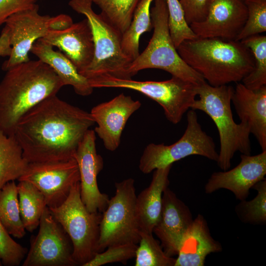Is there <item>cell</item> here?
Segmentation results:
<instances>
[{"mask_svg": "<svg viewBox=\"0 0 266 266\" xmlns=\"http://www.w3.org/2000/svg\"><path fill=\"white\" fill-rule=\"evenodd\" d=\"M95 124L90 113L54 95L26 112L13 135L29 163L68 160Z\"/></svg>", "mask_w": 266, "mask_h": 266, "instance_id": "cell-1", "label": "cell"}, {"mask_svg": "<svg viewBox=\"0 0 266 266\" xmlns=\"http://www.w3.org/2000/svg\"><path fill=\"white\" fill-rule=\"evenodd\" d=\"M64 86L47 64L31 60L7 70L0 83V129L13 135L20 119L46 98L57 95Z\"/></svg>", "mask_w": 266, "mask_h": 266, "instance_id": "cell-2", "label": "cell"}, {"mask_svg": "<svg viewBox=\"0 0 266 266\" xmlns=\"http://www.w3.org/2000/svg\"><path fill=\"white\" fill-rule=\"evenodd\" d=\"M176 49L182 60L212 86L238 83L254 66L252 52L240 41L197 37L183 41Z\"/></svg>", "mask_w": 266, "mask_h": 266, "instance_id": "cell-3", "label": "cell"}, {"mask_svg": "<svg viewBox=\"0 0 266 266\" xmlns=\"http://www.w3.org/2000/svg\"><path fill=\"white\" fill-rule=\"evenodd\" d=\"M234 88L225 85L212 86L206 81L198 84L199 98L195 99L191 109L206 113L215 123L218 131L220 151L217 165L223 171L229 169L231 160L236 152L250 155V132L247 124L236 123L231 109Z\"/></svg>", "mask_w": 266, "mask_h": 266, "instance_id": "cell-4", "label": "cell"}, {"mask_svg": "<svg viewBox=\"0 0 266 266\" xmlns=\"http://www.w3.org/2000/svg\"><path fill=\"white\" fill-rule=\"evenodd\" d=\"M154 2L150 9L153 35L144 51L128 65V75L132 78L140 70L156 68L196 84L204 82L202 76L182 60L174 46L168 28L166 0Z\"/></svg>", "mask_w": 266, "mask_h": 266, "instance_id": "cell-5", "label": "cell"}, {"mask_svg": "<svg viewBox=\"0 0 266 266\" xmlns=\"http://www.w3.org/2000/svg\"><path fill=\"white\" fill-rule=\"evenodd\" d=\"M90 0H70L69 6L85 16L91 27L94 56L90 65L81 74L88 80L104 75L121 79H131L127 68L131 61L121 49L122 34L100 13L92 8Z\"/></svg>", "mask_w": 266, "mask_h": 266, "instance_id": "cell-6", "label": "cell"}, {"mask_svg": "<svg viewBox=\"0 0 266 266\" xmlns=\"http://www.w3.org/2000/svg\"><path fill=\"white\" fill-rule=\"evenodd\" d=\"M96 88H123L138 92L157 102L166 118L173 124L179 123L197 96L198 84L172 76L162 81H136L104 75L88 80Z\"/></svg>", "mask_w": 266, "mask_h": 266, "instance_id": "cell-7", "label": "cell"}, {"mask_svg": "<svg viewBox=\"0 0 266 266\" xmlns=\"http://www.w3.org/2000/svg\"><path fill=\"white\" fill-rule=\"evenodd\" d=\"M49 209L70 239L73 260L84 266L98 253L102 213L91 212L85 206L80 197V181L62 204Z\"/></svg>", "mask_w": 266, "mask_h": 266, "instance_id": "cell-8", "label": "cell"}, {"mask_svg": "<svg viewBox=\"0 0 266 266\" xmlns=\"http://www.w3.org/2000/svg\"><path fill=\"white\" fill-rule=\"evenodd\" d=\"M115 195L102 213L98 253L107 247L127 243L138 244L141 230L137 218L134 180L115 183Z\"/></svg>", "mask_w": 266, "mask_h": 266, "instance_id": "cell-9", "label": "cell"}, {"mask_svg": "<svg viewBox=\"0 0 266 266\" xmlns=\"http://www.w3.org/2000/svg\"><path fill=\"white\" fill-rule=\"evenodd\" d=\"M187 121L183 134L175 142L168 145L152 143L145 147L139 163L142 173H150L191 155H199L217 162L218 153L215 143L202 130L195 110L188 111Z\"/></svg>", "mask_w": 266, "mask_h": 266, "instance_id": "cell-10", "label": "cell"}, {"mask_svg": "<svg viewBox=\"0 0 266 266\" xmlns=\"http://www.w3.org/2000/svg\"><path fill=\"white\" fill-rule=\"evenodd\" d=\"M38 5L19 12L9 16L5 21L8 29L12 47L9 58L2 65L6 71L11 67L30 59L29 53L33 43L43 38L51 30L66 29L73 24L70 16L61 14L56 16L41 15L38 12Z\"/></svg>", "mask_w": 266, "mask_h": 266, "instance_id": "cell-11", "label": "cell"}, {"mask_svg": "<svg viewBox=\"0 0 266 266\" xmlns=\"http://www.w3.org/2000/svg\"><path fill=\"white\" fill-rule=\"evenodd\" d=\"M30 242L22 266H77L69 237L47 206L40 218L38 232Z\"/></svg>", "mask_w": 266, "mask_h": 266, "instance_id": "cell-12", "label": "cell"}, {"mask_svg": "<svg viewBox=\"0 0 266 266\" xmlns=\"http://www.w3.org/2000/svg\"><path fill=\"white\" fill-rule=\"evenodd\" d=\"M19 181H27L43 195L47 206L58 207L68 196L73 186L80 181L75 158L53 162L29 163Z\"/></svg>", "mask_w": 266, "mask_h": 266, "instance_id": "cell-13", "label": "cell"}, {"mask_svg": "<svg viewBox=\"0 0 266 266\" xmlns=\"http://www.w3.org/2000/svg\"><path fill=\"white\" fill-rule=\"evenodd\" d=\"M247 17L244 0H211L204 20L190 26L199 38L236 40Z\"/></svg>", "mask_w": 266, "mask_h": 266, "instance_id": "cell-14", "label": "cell"}, {"mask_svg": "<svg viewBox=\"0 0 266 266\" xmlns=\"http://www.w3.org/2000/svg\"><path fill=\"white\" fill-rule=\"evenodd\" d=\"M96 135L94 130H89L79 143L74 158L80 174V192L82 202L91 212L102 213L109 199L100 192L97 177L102 169L103 161L98 154L96 146Z\"/></svg>", "mask_w": 266, "mask_h": 266, "instance_id": "cell-15", "label": "cell"}, {"mask_svg": "<svg viewBox=\"0 0 266 266\" xmlns=\"http://www.w3.org/2000/svg\"><path fill=\"white\" fill-rule=\"evenodd\" d=\"M240 163L230 170L213 173L204 187L206 194L225 189L239 200H245L249 190L259 181L265 179L266 150L256 155L242 154Z\"/></svg>", "mask_w": 266, "mask_h": 266, "instance_id": "cell-16", "label": "cell"}, {"mask_svg": "<svg viewBox=\"0 0 266 266\" xmlns=\"http://www.w3.org/2000/svg\"><path fill=\"white\" fill-rule=\"evenodd\" d=\"M141 106L139 100L122 93L92 108L90 113L97 124L94 131L107 150L114 151L118 148L128 119Z\"/></svg>", "mask_w": 266, "mask_h": 266, "instance_id": "cell-17", "label": "cell"}, {"mask_svg": "<svg viewBox=\"0 0 266 266\" xmlns=\"http://www.w3.org/2000/svg\"><path fill=\"white\" fill-rule=\"evenodd\" d=\"M193 220L188 206L168 187L166 188L163 194L160 218L153 233L160 240L168 256L177 255Z\"/></svg>", "mask_w": 266, "mask_h": 266, "instance_id": "cell-18", "label": "cell"}, {"mask_svg": "<svg viewBox=\"0 0 266 266\" xmlns=\"http://www.w3.org/2000/svg\"><path fill=\"white\" fill-rule=\"evenodd\" d=\"M56 47L74 65L80 73L91 63L95 46L91 25L88 19L74 23L68 28L51 30L43 38Z\"/></svg>", "mask_w": 266, "mask_h": 266, "instance_id": "cell-19", "label": "cell"}, {"mask_svg": "<svg viewBox=\"0 0 266 266\" xmlns=\"http://www.w3.org/2000/svg\"><path fill=\"white\" fill-rule=\"evenodd\" d=\"M232 101L240 122L247 124L262 151L266 150V86L256 90L236 83Z\"/></svg>", "mask_w": 266, "mask_h": 266, "instance_id": "cell-20", "label": "cell"}, {"mask_svg": "<svg viewBox=\"0 0 266 266\" xmlns=\"http://www.w3.org/2000/svg\"><path fill=\"white\" fill-rule=\"evenodd\" d=\"M222 248L211 235L205 218L199 214L184 236L174 266H203L208 254Z\"/></svg>", "mask_w": 266, "mask_h": 266, "instance_id": "cell-21", "label": "cell"}, {"mask_svg": "<svg viewBox=\"0 0 266 266\" xmlns=\"http://www.w3.org/2000/svg\"><path fill=\"white\" fill-rule=\"evenodd\" d=\"M172 165L154 170L149 186L136 196L135 209L141 232L153 233L160 218L163 194Z\"/></svg>", "mask_w": 266, "mask_h": 266, "instance_id": "cell-22", "label": "cell"}, {"mask_svg": "<svg viewBox=\"0 0 266 266\" xmlns=\"http://www.w3.org/2000/svg\"><path fill=\"white\" fill-rule=\"evenodd\" d=\"M30 52L49 65L64 86H71L75 92L82 96H87L92 93L94 88L90 86L88 80L79 73L72 63L63 53L54 50L53 47L43 38L35 41Z\"/></svg>", "mask_w": 266, "mask_h": 266, "instance_id": "cell-23", "label": "cell"}, {"mask_svg": "<svg viewBox=\"0 0 266 266\" xmlns=\"http://www.w3.org/2000/svg\"><path fill=\"white\" fill-rule=\"evenodd\" d=\"M28 164L15 136L6 135L0 129V190L7 183L18 180Z\"/></svg>", "mask_w": 266, "mask_h": 266, "instance_id": "cell-24", "label": "cell"}, {"mask_svg": "<svg viewBox=\"0 0 266 266\" xmlns=\"http://www.w3.org/2000/svg\"><path fill=\"white\" fill-rule=\"evenodd\" d=\"M154 0H141L137 5L128 29L122 34L121 49L131 62L139 55L141 35L153 28L150 6Z\"/></svg>", "mask_w": 266, "mask_h": 266, "instance_id": "cell-25", "label": "cell"}, {"mask_svg": "<svg viewBox=\"0 0 266 266\" xmlns=\"http://www.w3.org/2000/svg\"><path fill=\"white\" fill-rule=\"evenodd\" d=\"M21 219L25 230L33 232L39 226L47 206L42 193L33 184L19 181L17 185Z\"/></svg>", "mask_w": 266, "mask_h": 266, "instance_id": "cell-26", "label": "cell"}, {"mask_svg": "<svg viewBox=\"0 0 266 266\" xmlns=\"http://www.w3.org/2000/svg\"><path fill=\"white\" fill-rule=\"evenodd\" d=\"M0 221L11 236L21 238L25 235L15 181L7 183L0 190Z\"/></svg>", "mask_w": 266, "mask_h": 266, "instance_id": "cell-27", "label": "cell"}, {"mask_svg": "<svg viewBox=\"0 0 266 266\" xmlns=\"http://www.w3.org/2000/svg\"><path fill=\"white\" fill-rule=\"evenodd\" d=\"M240 41L250 50L254 60L253 69L242 79V83L251 90L266 86V36L256 34Z\"/></svg>", "mask_w": 266, "mask_h": 266, "instance_id": "cell-28", "label": "cell"}, {"mask_svg": "<svg viewBox=\"0 0 266 266\" xmlns=\"http://www.w3.org/2000/svg\"><path fill=\"white\" fill-rule=\"evenodd\" d=\"M101 10L100 14L123 34L129 28L141 0H90Z\"/></svg>", "mask_w": 266, "mask_h": 266, "instance_id": "cell-29", "label": "cell"}, {"mask_svg": "<svg viewBox=\"0 0 266 266\" xmlns=\"http://www.w3.org/2000/svg\"><path fill=\"white\" fill-rule=\"evenodd\" d=\"M135 252V266H174L176 259L168 256L153 233L141 232Z\"/></svg>", "mask_w": 266, "mask_h": 266, "instance_id": "cell-30", "label": "cell"}, {"mask_svg": "<svg viewBox=\"0 0 266 266\" xmlns=\"http://www.w3.org/2000/svg\"><path fill=\"white\" fill-rule=\"evenodd\" d=\"M257 191L252 200H241L237 206L236 212L241 220L253 224H264L266 222V181L261 180L252 187Z\"/></svg>", "mask_w": 266, "mask_h": 266, "instance_id": "cell-31", "label": "cell"}, {"mask_svg": "<svg viewBox=\"0 0 266 266\" xmlns=\"http://www.w3.org/2000/svg\"><path fill=\"white\" fill-rule=\"evenodd\" d=\"M168 11V25L174 46L184 41L198 37L187 22L183 9L178 0H165Z\"/></svg>", "mask_w": 266, "mask_h": 266, "instance_id": "cell-32", "label": "cell"}, {"mask_svg": "<svg viewBox=\"0 0 266 266\" xmlns=\"http://www.w3.org/2000/svg\"><path fill=\"white\" fill-rule=\"evenodd\" d=\"M247 10L245 25L236 41L266 31V0H244Z\"/></svg>", "mask_w": 266, "mask_h": 266, "instance_id": "cell-33", "label": "cell"}, {"mask_svg": "<svg viewBox=\"0 0 266 266\" xmlns=\"http://www.w3.org/2000/svg\"><path fill=\"white\" fill-rule=\"evenodd\" d=\"M28 249L16 242L0 221V260L5 266H17L25 259Z\"/></svg>", "mask_w": 266, "mask_h": 266, "instance_id": "cell-34", "label": "cell"}, {"mask_svg": "<svg viewBox=\"0 0 266 266\" xmlns=\"http://www.w3.org/2000/svg\"><path fill=\"white\" fill-rule=\"evenodd\" d=\"M137 245L127 243L109 246L105 251L96 253L84 266H100L114 262H125L135 257Z\"/></svg>", "mask_w": 266, "mask_h": 266, "instance_id": "cell-35", "label": "cell"}, {"mask_svg": "<svg viewBox=\"0 0 266 266\" xmlns=\"http://www.w3.org/2000/svg\"><path fill=\"white\" fill-rule=\"evenodd\" d=\"M188 24L201 22L206 16L211 0H178Z\"/></svg>", "mask_w": 266, "mask_h": 266, "instance_id": "cell-36", "label": "cell"}, {"mask_svg": "<svg viewBox=\"0 0 266 266\" xmlns=\"http://www.w3.org/2000/svg\"><path fill=\"white\" fill-rule=\"evenodd\" d=\"M38 0H0V26L11 15L33 8Z\"/></svg>", "mask_w": 266, "mask_h": 266, "instance_id": "cell-37", "label": "cell"}, {"mask_svg": "<svg viewBox=\"0 0 266 266\" xmlns=\"http://www.w3.org/2000/svg\"><path fill=\"white\" fill-rule=\"evenodd\" d=\"M12 47L8 28L4 26L0 35V56H9Z\"/></svg>", "mask_w": 266, "mask_h": 266, "instance_id": "cell-38", "label": "cell"}, {"mask_svg": "<svg viewBox=\"0 0 266 266\" xmlns=\"http://www.w3.org/2000/svg\"><path fill=\"white\" fill-rule=\"evenodd\" d=\"M2 266V265L1 262V261L0 260V266Z\"/></svg>", "mask_w": 266, "mask_h": 266, "instance_id": "cell-39", "label": "cell"}]
</instances>
